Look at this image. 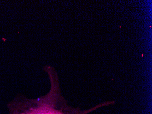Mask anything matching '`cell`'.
Segmentation results:
<instances>
[{
	"label": "cell",
	"instance_id": "cell-1",
	"mask_svg": "<svg viewBox=\"0 0 152 114\" xmlns=\"http://www.w3.org/2000/svg\"><path fill=\"white\" fill-rule=\"evenodd\" d=\"M51 82V89L45 96L37 99L18 96L7 105L9 114H89L104 106L113 105L114 101H107L88 109L82 110L68 104L61 94L58 74L52 67L45 68Z\"/></svg>",
	"mask_w": 152,
	"mask_h": 114
}]
</instances>
